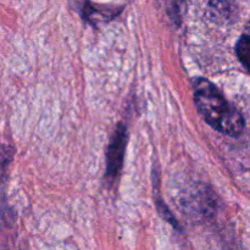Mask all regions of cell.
<instances>
[{
	"label": "cell",
	"instance_id": "2",
	"mask_svg": "<svg viewBox=\"0 0 250 250\" xmlns=\"http://www.w3.org/2000/svg\"><path fill=\"white\" fill-rule=\"evenodd\" d=\"M127 146V128L124 124H119L110 139L106 151V178L115 181L121 172L124 165L125 151Z\"/></svg>",
	"mask_w": 250,
	"mask_h": 250
},
{
	"label": "cell",
	"instance_id": "3",
	"mask_svg": "<svg viewBox=\"0 0 250 250\" xmlns=\"http://www.w3.org/2000/svg\"><path fill=\"white\" fill-rule=\"evenodd\" d=\"M236 54L242 65L250 73V36L243 34L236 44Z\"/></svg>",
	"mask_w": 250,
	"mask_h": 250
},
{
	"label": "cell",
	"instance_id": "4",
	"mask_svg": "<svg viewBox=\"0 0 250 250\" xmlns=\"http://www.w3.org/2000/svg\"><path fill=\"white\" fill-rule=\"evenodd\" d=\"M210 14L215 21H226L233 14L234 5L232 2H210Z\"/></svg>",
	"mask_w": 250,
	"mask_h": 250
},
{
	"label": "cell",
	"instance_id": "1",
	"mask_svg": "<svg viewBox=\"0 0 250 250\" xmlns=\"http://www.w3.org/2000/svg\"><path fill=\"white\" fill-rule=\"evenodd\" d=\"M193 92L198 111L212 128L229 136H239L244 131L246 122L242 114L227 102L214 83L207 78H197Z\"/></svg>",
	"mask_w": 250,
	"mask_h": 250
}]
</instances>
